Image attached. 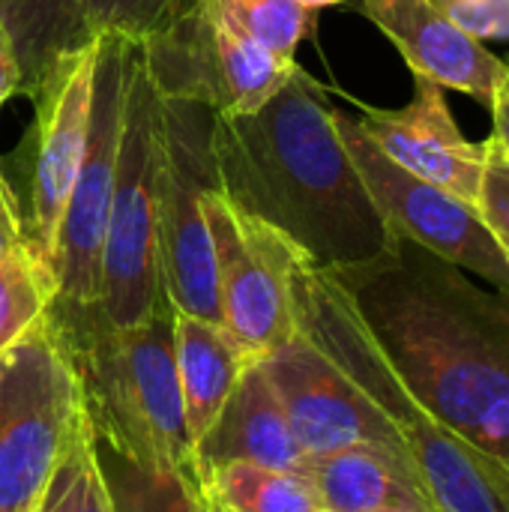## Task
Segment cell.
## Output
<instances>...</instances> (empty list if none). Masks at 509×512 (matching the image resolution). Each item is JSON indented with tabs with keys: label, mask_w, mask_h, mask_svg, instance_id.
I'll return each instance as SVG.
<instances>
[{
	"label": "cell",
	"mask_w": 509,
	"mask_h": 512,
	"mask_svg": "<svg viewBox=\"0 0 509 512\" xmlns=\"http://www.w3.org/2000/svg\"><path fill=\"white\" fill-rule=\"evenodd\" d=\"M333 273L414 402L509 465V294L402 234Z\"/></svg>",
	"instance_id": "cell-1"
},
{
	"label": "cell",
	"mask_w": 509,
	"mask_h": 512,
	"mask_svg": "<svg viewBox=\"0 0 509 512\" xmlns=\"http://www.w3.org/2000/svg\"><path fill=\"white\" fill-rule=\"evenodd\" d=\"M213 159L219 192L315 267L369 264L393 246L396 231L339 135L327 87L300 63L261 108L216 114Z\"/></svg>",
	"instance_id": "cell-2"
},
{
	"label": "cell",
	"mask_w": 509,
	"mask_h": 512,
	"mask_svg": "<svg viewBox=\"0 0 509 512\" xmlns=\"http://www.w3.org/2000/svg\"><path fill=\"white\" fill-rule=\"evenodd\" d=\"M291 288L297 327L312 336L393 423L432 510L509 512L507 462L483 453L414 402L336 273L315 267L297 249Z\"/></svg>",
	"instance_id": "cell-3"
},
{
	"label": "cell",
	"mask_w": 509,
	"mask_h": 512,
	"mask_svg": "<svg viewBox=\"0 0 509 512\" xmlns=\"http://www.w3.org/2000/svg\"><path fill=\"white\" fill-rule=\"evenodd\" d=\"M54 324L78 366L93 432L141 462L198 480L174 360V309L126 330L105 327L99 315Z\"/></svg>",
	"instance_id": "cell-4"
},
{
	"label": "cell",
	"mask_w": 509,
	"mask_h": 512,
	"mask_svg": "<svg viewBox=\"0 0 509 512\" xmlns=\"http://www.w3.org/2000/svg\"><path fill=\"white\" fill-rule=\"evenodd\" d=\"M162 96L147 78L138 45L126 60L117 180L105 225L99 306L105 327L126 330L168 309L159 264Z\"/></svg>",
	"instance_id": "cell-5"
},
{
	"label": "cell",
	"mask_w": 509,
	"mask_h": 512,
	"mask_svg": "<svg viewBox=\"0 0 509 512\" xmlns=\"http://www.w3.org/2000/svg\"><path fill=\"white\" fill-rule=\"evenodd\" d=\"M87 426L72 351L48 318L0 360V512H33Z\"/></svg>",
	"instance_id": "cell-6"
},
{
	"label": "cell",
	"mask_w": 509,
	"mask_h": 512,
	"mask_svg": "<svg viewBox=\"0 0 509 512\" xmlns=\"http://www.w3.org/2000/svg\"><path fill=\"white\" fill-rule=\"evenodd\" d=\"M138 54L162 99L198 102L219 117L261 108L297 66L240 33L207 0H177L138 42Z\"/></svg>",
	"instance_id": "cell-7"
},
{
	"label": "cell",
	"mask_w": 509,
	"mask_h": 512,
	"mask_svg": "<svg viewBox=\"0 0 509 512\" xmlns=\"http://www.w3.org/2000/svg\"><path fill=\"white\" fill-rule=\"evenodd\" d=\"M129 48L132 42L117 33L99 36L87 147L51 252V273L57 285L51 315L60 321L90 318L99 306L102 246L117 180Z\"/></svg>",
	"instance_id": "cell-8"
},
{
	"label": "cell",
	"mask_w": 509,
	"mask_h": 512,
	"mask_svg": "<svg viewBox=\"0 0 509 512\" xmlns=\"http://www.w3.org/2000/svg\"><path fill=\"white\" fill-rule=\"evenodd\" d=\"M216 114L198 102L162 99V183H159V264L174 312L216 321V261L204 201L219 186L213 159Z\"/></svg>",
	"instance_id": "cell-9"
},
{
	"label": "cell",
	"mask_w": 509,
	"mask_h": 512,
	"mask_svg": "<svg viewBox=\"0 0 509 512\" xmlns=\"http://www.w3.org/2000/svg\"><path fill=\"white\" fill-rule=\"evenodd\" d=\"M216 261L219 318L249 360H264L294 330L291 267L297 246L234 207L219 186L204 201Z\"/></svg>",
	"instance_id": "cell-10"
},
{
	"label": "cell",
	"mask_w": 509,
	"mask_h": 512,
	"mask_svg": "<svg viewBox=\"0 0 509 512\" xmlns=\"http://www.w3.org/2000/svg\"><path fill=\"white\" fill-rule=\"evenodd\" d=\"M336 126L366 189L396 234L447 258L465 273L486 279L495 291L509 294V258L474 204L408 174L369 141L357 117L339 108Z\"/></svg>",
	"instance_id": "cell-11"
},
{
	"label": "cell",
	"mask_w": 509,
	"mask_h": 512,
	"mask_svg": "<svg viewBox=\"0 0 509 512\" xmlns=\"http://www.w3.org/2000/svg\"><path fill=\"white\" fill-rule=\"evenodd\" d=\"M96 51L99 39L54 66L48 81L30 99L36 117L24 132L15 156L21 177V186H15V192L21 201L24 237L27 246L48 264L87 147Z\"/></svg>",
	"instance_id": "cell-12"
},
{
	"label": "cell",
	"mask_w": 509,
	"mask_h": 512,
	"mask_svg": "<svg viewBox=\"0 0 509 512\" xmlns=\"http://www.w3.org/2000/svg\"><path fill=\"white\" fill-rule=\"evenodd\" d=\"M261 366L309 459L348 447H381L405 456L402 438L384 411L300 327Z\"/></svg>",
	"instance_id": "cell-13"
},
{
	"label": "cell",
	"mask_w": 509,
	"mask_h": 512,
	"mask_svg": "<svg viewBox=\"0 0 509 512\" xmlns=\"http://www.w3.org/2000/svg\"><path fill=\"white\" fill-rule=\"evenodd\" d=\"M348 99L360 111V129L387 159L477 207L486 150L468 141L456 126L444 87L414 75V99L402 108H375L354 96Z\"/></svg>",
	"instance_id": "cell-14"
},
{
	"label": "cell",
	"mask_w": 509,
	"mask_h": 512,
	"mask_svg": "<svg viewBox=\"0 0 509 512\" xmlns=\"http://www.w3.org/2000/svg\"><path fill=\"white\" fill-rule=\"evenodd\" d=\"M357 9L399 48L414 75L459 90L492 111L507 60L456 27L429 0H357Z\"/></svg>",
	"instance_id": "cell-15"
},
{
	"label": "cell",
	"mask_w": 509,
	"mask_h": 512,
	"mask_svg": "<svg viewBox=\"0 0 509 512\" xmlns=\"http://www.w3.org/2000/svg\"><path fill=\"white\" fill-rule=\"evenodd\" d=\"M309 456L294 438L288 414L261 360H252L222 405L216 423L195 447V474L222 465H255L303 474Z\"/></svg>",
	"instance_id": "cell-16"
},
{
	"label": "cell",
	"mask_w": 509,
	"mask_h": 512,
	"mask_svg": "<svg viewBox=\"0 0 509 512\" xmlns=\"http://www.w3.org/2000/svg\"><path fill=\"white\" fill-rule=\"evenodd\" d=\"M321 512H435L411 462L381 447L312 456L303 468Z\"/></svg>",
	"instance_id": "cell-17"
},
{
	"label": "cell",
	"mask_w": 509,
	"mask_h": 512,
	"mask_svg": "<svg viewBox=\"0 0 509 512\" xmlns=\"http://www.w3.org/2000/svg\"><path fill=\"white\" fill-rule=\"evenodd\" d=\"M174 360L186 432L195 456L198 441L210 432L234 384L252 360L222 324L183 312H174Z\"/></svg>",
	"instance_id": "cell-18"
},
{
	"label": "cell",
	"mask_w": 509,
	"mask_h": 512,
	"mask_svg": "<svg viewBox=\"0 0 509 512\" xmlns=\"http://www.w3.org/2000/svg\"><path fill=\"white\" fill-rule=\"evenodd\" d=\"M0 24L21 66L18 96L27 99L36 96L60 60L96 42L84 0H0Z\"/></svg>",
	"instance_id": "cell-19"
},
{
	"label": "cell",
	"mask_w": 509,
	"mask_h": 512,
	"mask_svg": "<svg viewBox=\"0 0 509 512\" xmlns=\"http://www.w3.org/2000/svg\"><path fill=\"white\" fill-rule=\"evenodd\" d=\"M90 453L114 512H207L201 483L189 474L141 462L90 426Z\"/></svg>",
	"instance_id": "cell-20"
},
{
	"label": "cell",
	"mask_w": 509,
	"mask_h": 512,
	"mask_svg": "<svg viewBox=\"0 0 509 512\" xmlns=\"http://www.w3.org/2000/svg\"><path fill=\"white\" fill-rule=\"evenodd\" d=\"M198 483L210 501L234 512H321L309 480L294 471L222 465L204 471Z\"/></svg>",
	"instance_id": "cell-21"
},
{
	"label": "cell",
	"mask_w": 509,
	"mask_h": 512,
	"mask_svg": "<svg viewBox=\"0 0 509 512\" xmlns=\"http://www.w3.org/2000/svg\"><path fill=\"white\" fill-rule=\"evenodd\" d=\"M54 297L51 264L27 243L0 264V360L48 318Z\"/></svg>",
	"instance_id": "cell-22"
},
{
	"label": "cell",
	"mask_w": 509,
	"mask_h": 512,
	"mask_svg": "<svg viewBox=\"0 0 509 512\" xmlns=\"http://www.w3.org/2000/svg\"><path fill=\"white\" fill-rule=\"evenodd\" d=\"M240 33L282 60H297L300 42L315 24V12L300 0H207Z\"/></svg>",
	"instance_id": "cell-23"
},
{
	"label": "cell",
	"mask_w": 509,
	"mask_h": 512,
	"mask_svg": "<svg viewBox=\"0 0 509 512\" xmlns=\"http://www.w3.org/2000/svg\"><path fill=\"white\" fill-rule=\"evenodd\" d=\"M174 3L177 0H84V12L96 39L117 33L138 45L168 18Z\"/></svg>",
	"instance_id": "cell-24"
},
{
	"label": "cell",
	"mask_w": 509,
	"mask_h": 512,
	"mask_svg": "<svg viewBox=\"0 0 509 512\" xmlns=\"http://www.w3.org/2000/svg\"><path fill=\"white\" fill-rule=\"evenodd\" d=\"M90 474V420L84 432L75 438L63 462L57 465L39 507L33 512H81L84 507V489Z\"/></svg>",
	"instance_id": "cell-25"
},
{
	"label": "cell",
	"mask_w": 509,
	"mask_h": 512,
	"mask_svg": "<svg viewBox=\"0 0 509 512\" xmlns=\"http://www.w3.org/2000/svg\"><path fill=\"white\" fill-rule=\"evenodd\" d=\"M483 150H486V168H483L477 210L509 258V156L495 138H489Z\"/></svg>",
	"instance_id": "cell-26"
},
{
	"label": "cell",
	"mask_w": 509,
	"mask_h": 512,
	"mask_svg": "<svg viewBox=\"0 0 509 512\" xmlns=\"http://www.w3.org/2000/svg\"><path fill=\"white\" fill-rule=\"evenodd\" d=\"M480 42H509V0H429Z\"/></svg>",
	"instance_id": "cell-27"
},
{
	"label": "cell",
	"mask_w": 509,
	"mask_h": 512,
	"mask_svg": "<svg viewBox=\"0 0 509 512\" xmlns=\"http://www.w3.org/2000/svg\"><path fill=\"white\" fill-rule=\"evenodd\" d=\"M27 243L24 237V216H21V201H18V192H15V183L12 177L6 174L3 168V159H0V264Z\"/></svg>",
	"instance_id": "cell-28"
},
{
	"label": "cell",
	"mask_w": 509,
	"mask_h": 512,
	"mask_svg": "<svg viewBox=\"0 0 509 512\" xmlns=\"http://www.w3.org/2000/svg\"><path fill=\"white\" fill-rule=\"evenodd\" d=\"M18 90H21V66H18V57H15L9 33L0 24V108L12 96H18Z\"/></svg>",
	"instance_id": "cell-29"
},
{
	"label": "cell",
	"mask_w": 509,
	"mask_h": 512,
	"mask_svg": "<svg viewBox=\"0 0 509 512\" xmlns=\"http://www.w3.org/2000/svg\"><path fill=\"white\" fill-rule=\"evenodd\" d=\"M492 117H495V129L492 138L501 144V150L509 156V60H507V78L498 87L495 105H492Z\"/></svg>",
	"instance_id": "cell-30"
},
{
	"label": "cell",
	"mask_w": 509,
	"mask_h": 512,
	"mask_svg": "<svg viewBox=\"0 0 509 512\" xmlns=\"http://www.w3.org/2000/svg\"><path fill=\"white\" fill-rule=\"evenodd\" d=\"M81 512H114L108 504V495L102 489V480L96 474V465H93V453H90V474H87V489H84V507Z\"/></svg>",
	"instance_id": "cell-31"
},
{
	"label": "cell",
	"mask_w": 509,
	"mask_h": 512,
	"mask_svg": "<svg viewBox=\"0 0 509 512\" xmlns=\"http://www.w3.org/2000/svg\"><path fill=\"white\" fill-rule=\"evenodd\" d=\"M306 9H312V12H318V9H327V6H345V3H351V0H300Z\"/></svg>",
	"instance_id": "cell-32"
},
{
	"label": "cell",
	"mask_w": 509,
	"mask_h": 512,
	"mask_svg": "<svg viewBox=\"0 0 509 512\" xmlns=\"http://www.w3.org/2000/svg\"><path fill=\"white\" fill-rule=\"evenodd\" d=\"M204 501H207V512H234V510H228V507H222V504H216V501H210L207 495H204Z\"/></svg>",
	"instance_id": "cell-33"
},
{
	"label": "cell",
	"mask_w": 509,
	"mask_h": 512,
	"mask_svg": "<svg viewBox=\"0 0 509 512\" xmlns=\"http://www.w3.org/2000/svg\"><path fill=\"white\" fill-rule=\"evenodd\" d=\"M399 512H417V510H399Z\"/></svg>",
	"instance_id": "cell-34"
}]
</instances>
